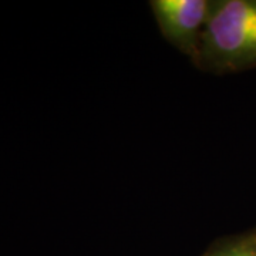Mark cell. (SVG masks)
Returning a JSON list of instances; mask_svg holds the SVG:
<instances>
[{"label":"cell","instance_id":"obj_1","mask_svg":"<svg viewBox=\"0 0 256 256\" xmlns=\"http://www.w3.org/2000/svg\"><path fill=\"white\" fill-rule=\"evenodd\" d=\"M194 63L226 73L256 66V0L212 2Z\"/></svg>","mask_w":256,"mask_h":256},{"label":"cell","instance_id":"obj_2","mask_svg":"<svg viewBox=\"0 0 256 256\" xmlns=\"http://www.w3.org/2000/svg\"><path fill=\"white\" fill-rule=\"evenodd\" d=\"M150 6L161 34L194 62L210 18L212 2L152 0Z\"/></svg>","mask_w":256,"mask_h":256},{"label":"cell","instance_id":"obj_3","mask_svg":"<svg viewBox=\"0 0 256 256\" xmlns=\"http://www.w3.org/2000/svg\"><path fill=\"white\" fill-rule=\"evenodd\" d=\"M208 256H256V242L240 240L216 249Z\"/></svg>","mask_w":256,"mask_h":256}]
</instances>
